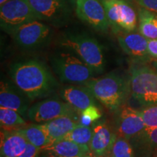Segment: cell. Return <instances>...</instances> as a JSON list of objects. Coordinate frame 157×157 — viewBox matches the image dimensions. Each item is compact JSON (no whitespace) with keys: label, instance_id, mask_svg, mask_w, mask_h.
<instances>
[{"label":"cell","instance_id":"6da1fadb","mask_svg":"<svg viewBox=\"0 0 157 157\" xmlns=\"http://www.w3.org/2000/svg\"><path fill=\"white\" fill-rule=\"evenodd\" d=\"M13 83L31 100L47 97L53 93L57 82L48 66L31 59L15 63L10 70Z\"/></svg>","mask_w":157,"mask_h":157},{"label":"cell","instance_id":"7a4b0ae2","mask_svg":"<svg viewBox=\"0 0 157 157\" xmlns=\"http://www.w3.org/2000/svg\"><path fill=\"white\" fill-rule=\"evenodd\" d=\"M83 84L103 105L110 110L119 109L130 93L129 82L114 73L93 78Z\"/></svg>","mask_w":157,"mask_h":157},{"label":"cell","instance_id":"3957f363","mask_svg":"<svg viewBox=\"0 0 157 157\" xmlns=\"http://www.w3.org/2000/svg\"><path fill=\"white\" fill-rule=\"evenodd\" d=\"M60 45L76 55L89 65L96 74L105 69V60L103 48L93 37L84 33H68L60 39Z\"/></svg>","mask_w":157,"mask_h":157},{"label":"cell","instance_id":"277c9868","mask_svg":"<svg viewBox=\"0 0 157 157\" xmlns=\"http://www.w3.org/2000/svg\"><path fill=\"white\" fill-rule=\"evenodd\" d=\"M51 65L62 82L84 84L95 74L93 68L68 50L55 54L51 58Z\"/></svg>","mask_w":157,"mask_h":157},{"label":"cell","instance_id":"5b68a950","mask_svg":"<svg viewBox=\"0 0 157 157\" xmlns=\"http://www.w3.org/2000/svg\"><path fill=\"white\" fill-rule=\"evenodd\" d=\"M130 94L143 106L157 105V73L146 66H132L129 77Z\"/></svg>","mask_w":157,"mask_h":157},{"label":"cell","instance_id":"8992f818","mask_svg":"<svg viewBox=\"0 0 157 157\" xmlns=\"http://www.w3.org/2000/svg\"><path fill=\"white\" fill-rule=\"evenodd\" d=\"M37 19L51 26L67 25L76 14V0H29Z\"/></svg>","mask_w":157,"mask_h":157},{"label":"cell","instance_id":"52a82bcc","mask_svg":"<svg viewBox=\"0 0 157 157\" xmlns=\"http://www.w3.org/2000/svg\"><path fill=\"white\" fill-rule=\"evenodd\" d=\"M36 20L29 0H7L0 7L1 29L10 35L22 25Z\"/></svg>","mask_w":157,"mask_h":157},{"label":"cell","instance_id":"ba28073f","mask_svg":"<svg viewBox=\"0 0 157 157\" xmlns=\"http://www.w3.org/2000/svg\"><path fill=\"white\" fill-rule=\"evenodd\" d=\"M113 32L129 33L137 28L138 16L134 7L126 0H101Z\"/></svg>","mask_w":157,"mask_h":157},{"label":"cell","instance_id":"9c48e42d","mask_svg":"<svg viewBox=\"0 0 157 157\" xmlns=\"http://www.w3.org/2000/svg\"><path fill=\"white\" fill-rule=\"evenodd\" d=\"M52 36L51 25L39 20L22 25L12 34L20 48L30 50L44 47L50 42Z\"/></svg>","mask_w":157,"mask_h":157},{"label":"cell","instance_id":"30bf717a","mask_svg":"<svg viewBox=\"0 0 157 157\" xmlns=\"http://www.w3.org/2000/svg\"><path fill=\"white\" fill-rule=\"evenodd\" d=\"M76 113L77 112L75 110L65 101L49 98L31 105L27 117L34 122L45 123L65 116L76 118Z\"/></svg>","mask_w":157,"mask_h":157},{"label":"cell","instance_id":"8fae6325","mask_svg":"<svg viewBox=\"0 0 157 157\" xmlns=\"http://www.w3.org/2000/svg\"><path fill=\"white\" fill-rule=\"evenodd\" d=\"M76 15L95 31L105 33L110 25L101 0H76Z\"/></svg>","mask_w":157,"mask_h":157},{"label":"cell","instance_id":"7c38bea8","mask_svg":"<svg viewBox=\"0 0 157 157\" xmlns=\"http://www.w3.org/2000/svg\"><path fill=\"white\" fill-rule=\"evenodd\" d=\"M146 128V124L140 111L130 106L121 108L116 122L117 137L130 140Z\"/></svg>","mask_w":157,"mask_h":157},{"label":"cell","instance_id":"4fadbf2b","mask_svg":"<svg viewBox=\"0 0 157 157\" xmlns=\"http://www.w3.org/2000/svg\"><path fill=\"white\" fill-rule=\"evenodd\" d=\"M118 42L124 52L137 63H143L151 58L148 50V39L140 32L122 33L118 36Z\"/></svg>","mask_w":157,"mask_h":157},{"label":"cell","instance_id":"5bb4252c","mask_svg":"<svg viewBox=\"0 0 157 157\" xmlns=\"http://www.w3.org/2000/svg\"><path fill=\"white\" fill-rule=\"evenodd\" d=\"M31 100L15 84L2 80L0 84V105L14 110L22 117H27Z\"/></svg>","mask_w":157,"mask_h":157},{"label":"cell","instance_id":"9a60e30c","mask_svg":"<svg viewBox=\"0 0 157 157\" xmlns=\"http://www.w3.org/2000/svg\"><path fill=\"white\" fill-rule=\"evenodd\" d=\"M117 133L105 121L94 125L93 136L89 144L91 153L96 157H103L111 153L116 140Z\"/></svg>","mask_w":157,"mask_h":157},{"label":"cell","instance_id":"2e32d148","mask_svg":"<svg viewBox=\"0 0 157 157\" xmlns=\"http://www.w3.org/2000/svg\"><path fill=\"white\" fill-rule=\"evenodd\" d=\"M59 94L62 99L79 114L87 107L95 105V98L90 90L84 85L82 87L63 86L60 89Z\"/></svg>","mask_w":157,"mask_h":157},{"label":"cell","instance_id":"e0dca14e","mask_svg":"<svg viewBox=\"0 0 157 157\" xmlns=\"http://www.w3.org/2000/svg\"><path fill=\"white\" fill-rule=\"evenodd\" d=\"M49 157H76L92 154L87 145H80L68 140H60L41 149Z\"/></svg>","mask_w":157,"mask_h":157},{"label":"cell","instance_id":"ac0fdd59","mask_svg":"<svg viewBox=\"0 0 157 157\" xmlns=\"http://www.w3.org/2000/svg\"><path fill=\"white\" fill-rule=\"evenodd\" d=\"M130 140L135 156L153 157L157 154V127L146 128Z\"/></svg>","mask_w":157,"mask_h":157},{"label":"cell","instance_id":"d6986e66","mask_svg":"<svg viewBox=\"0 0 157 157\" xmlns=\"http://www.w3.org/2000/svg\"><path fill=\"white\" fill-rule=\"evenodd\" d=\"M28 141L18 131H1V157H17L24 151Z\"/></svg>","mask_w":157,"mask_h":157},{"label":"cell","instance_id":"ffe728a7","mask_svg":"<svg viewBox=\"0 0 157 157\" xmlns=\"http://www.w3.org/2000/svg\"><path fill=\"white\" fill-rule=\"evenodd\" d=\"M43 124L46 127L50 137V143H52L63 138L65 135L79 123L75 117L65 116Z\"/></svg>","mask_w":157,"mask_h":157},{"label":"cell","instance_id":"44dd1931","mask_svg":"<svg viewBox=\"0 0 157 157\" xmlns=\"http://www.w3.org/2000/svg\"><path fill=\"white\" fill-rule=\"evenodd\" d=\"M17 131L25 137L28 143L40 149L48 146L51 143L48 130L43 123L38 124H32L29 126L26 125Z\"/></svg>","mask_w":157,"mask_h":157},{"label":"cell","instance_id":"7402d4cb","mask_svg":"<svg viewBox=\"0 0 157 157\" xmlns=\"http://www.w3.org/2000/svg\"><path fill=\"white\" fill-rule=\"evenodd\" d=\"M139 32L148 40L157 39V14L143 7L137 11Z\"/></svg>","mask_w":157,"mask_h":157},{"label":"cell","instance_id":"603a6c76","mask_svg":"<svg viewBox=\"0 0 157 157\" xmlns=\"http://www.w3.org/2000/svg\"><path fill=\"white\" fill-rule=\"evenodd\" d=\"M1 129L5 131H17L26 126L22 116L17 111L7 108L0 107Z\"/></svg>","mask_w":157,"mask_h":157},{"label":"cell","instance_id":"cb8c5ba5","mask_svg":"<svg viewBox=\"0 0 157 157\" xmlns=\"http://www.w3.org/2000/svg\"><path fill=\"white\" fill-rule=\"evenodd\" d=\"M93 136V129L90 126L78 124L68 132L61 140H68L80 145L89 146Z\"/></svg>","mask_w":157,"mask_h":157},{"label":"cell","instance_id":"d4e9b609","mask_svg":"<svg viewBox=\"0 0 157 157\" xmlns=\"http://www.w3.org/2000/svg\"><path fill=\"white\" fill-rule=\"evenodd\" d=\"M111 154V157H136L134 147L130 141L121 137H117Z\"/></svg>","mask_w":157,"mask_h":157},{"label":"cell","instance_id":"484cf974","mask_svg":"<svg viewBox=\"0 0 157 157\" xmlns=\"http://www.w3.org/2000/svg\"><path fill=\"white\" fill-rule=\"evenodd\" d=\"M102 117V113L98 107L95 105H90L82 111L81 113L80 123L85 126H90L91 124L98 121Z\"/></svg>","mask_w":157,"mask_h":157},{"label":"cell","instance_id":"4316f807","mask_svg":"<svg viewBox=\"0 0 157 157\" xmlns=\"http://www.w3.org/2000/svg\"><path fill=\"white\" fill-rule=\"evenodd\" d=\"M146 128L157 127V105L144 107L140 110Z\"/></svg>","mask_w":157,"mask_h":157},{"label":"cell","instance_id":"83f0119b","mask_svg":"<svg viewBox=\"0 0 157 157\" xmlns=\"http://www.w3.org/2000/svg\"><path fill=\"white\" fill-rule=\"evenodd\" d=\"M41 149L37 148L30 143H28L25 151L17 157H37Z\"/></svg>","mask_w":157,"mask_h":157},{"label":"cell","instance_id":"f1b7e54d","mask_svg":"<svg viewBox=\"0 0 157 157\" xmlns=\"http://www.w3.org/2000/svg\"><path fill=\"white\" fill-rule=\"evenodd\" d=\"M141 7L157 14V0H135Z\"/></svg>","mask_w":157,"mask_h":157},{"label":"cell","instance_id":"f546056e","mask_svg":"<svg viewBox=\"0 0 157 157\" xmlns=\"http://www.w3.org/2000/svg\"><path fill=\"white\" fill-rule=\"evenodd\" d=\"M148 50L151 58L157 59V39L148 40Z\"/></svg>","mask_w":157,"mask_h":157},{"label":"cell","instance_id":"4dcf8cb0","mask_svg":"<svg viewBox=\"0 0 157 157\" xmlns=\"http://www.w3.org/2000/svg\"><path fill=\"white\" fill-rule=\"evenodd\" d=\"M76 157H96L94 156L93 154H90L87 155H84V156H76Z\"/></svg>","mask_w":157,"mask_h":157},{"label":"cell","instance_id":"1f68e13d","mask_svg":"<svg viewBox=\"0 0 157 157\" xmlns=\"http://www.w3.org/2000/svg\"><path fill=\"white\" fill-rule=\"evenodd\" d=\"M7 0H0V5H2V4H4L5 2H7Z\"/></svg>","mask_w":157,"mask_h":157},{"label":"cell","instance_id":"d6a6232c","mask_svg":"<svg viewBox=\"0 0 157 157\" xmlns=\"http://www.w3.org/2000/svg\"><path fill=\"white\" fill-rule=\"evenodd\" d=\"M37 157H49L48 156H46V155H42V156H37Z\"/></svg>","mask_w":157,"mask_h":157},{"label":"cell","instance_id":"836d02e7","mask_svg":"<svg viewBox=\"0 0 157 157\" xmlns=\"http://www.w3.org/2000/svg\"><path fill=\"white\" fill-rule=\"evenodd\" d=\"M153 157H157V154H156V155H154V156H153Z\"/></svg>","mask_w":157,"mask_h":157},{"label":"cell","instance_id":"e575fe53","mask_svg":"<svg viewBox=\"0 0 157 157\" xmlns=\"http://www.w3.org/2000/svg\"><path fill=\"white\" fill-rule=\"evenodd\" d=\"M156 65H157V62H156Z\"/></svg>","mask_w":157,"mask_h":157}]
</instances>
